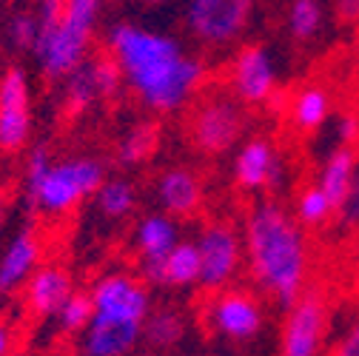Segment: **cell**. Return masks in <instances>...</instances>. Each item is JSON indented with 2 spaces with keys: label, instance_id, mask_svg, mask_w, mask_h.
<instances>
[{
  "label": "cell",
  "instance_id": "cell-1",
  "mask_svg": "<svg viewBox=\"0 0 359 356\" xmlns=\"http://www.w3.org/2000/svg\"><path fill=\"white\" fill-rule=\"evenodd\" d=\"M106 52L123 71V83L154 114L186 109L205 83L203 60L186 55L183 43L157 29L120 20L106 32Z\"/></svg>",
  "mask_w": 359,
  "mask_h": 356
},
{
  "label": "cell",
  "instance_id": "cell-2",
  "mask_svg": "<svg viewBox=\"0 0 359 356\" xmlns=\"http://www.w3.org/2000/svg\"><path fill=\"white\" fill-rule=\"evenodd\" d=\"M243 245L257 291L285 310L308 288L311 277V242L305 228L283 203L265 197L245 214Z\"/></svg>",
  "mask_w": 359,
  "mask_h": 356
},
{
  "label": "cell",
  "instance_id": "cell-3",
  "mask_svg": "<svg viewBox=\"0 0 359 356\" xmlns=\"http://www.w3.org/2000/svg\"><path fill=\"white\" fill-rule=\"evenodd\" d=\"M248 109L229 92V88H208L191 100L186 114L189 146L208 160L229 154L245 140Z\"/></svg>",
  "mask_w": 359,
  "mask_h": 356
},
{
  "label": "cell",
  "instance_id": "cell-4",
  "mask_svg": "<svg viewBox=\"0 0 359 356\" xmlns=\"http://www.w3.org/2000/svg\"><path fill=\"white\" fill-rule=\"evenodd\" d=\"M106 180V163L97 157L52 160L40 180L26 186V197L34 211L46 217H66L88 197H95Z\"/></svg>",
  "mask_w": 359,
  "mask_h": 356
},
{
  "label": "cell",
  "instance_id": "cell-5",
  "mask_svg": "<svg viewBox=\"0 0 359 356\" xmlns=\"http://www.w3.org/2000/svg\"><path fill=\"white\" fill-rule=\"evenodd\" d=\"M331 334V299L323 285H308L280 325V356H323Z\"/></svg>",
  "mask_w": 359,
  "mask_h": 356
},
{
  "label": "cell",
  "instance_id": "cell-6",
  "mask_svg": "<svg viewBox=\"0 0 359 356\" xmlns=\"http://www.w3.org/2000/svg\"><path fill=\"white\" fill-rule=\"evenodd\" d=\"M197 251H200V288L205 294L222 291L234 285L245 262L243 231L229 219H208L197 231Z\"/></svg>",
  "mask_w": 359,
  "mask_h": 356
},
{
  "label": "cell",
  "instance_id": "cell-7",
  "mask_svg": "<svg viewBox=\"0 0 359 356\" xmlns=\"http://www.w3.org/2000/svg\"><path fill=\"white\" fill-rule=\"evenodd\" d=\"M257 0H189L183 9L186 32L208 49L231 46L251 23Z\"/></svg>",
  "mask_w": 359,
  "mask_h": 356
},
{
  "label": "cell",
  "instance_id": "cell-8",
  "mask_svg": "<svg viewBox=\"0 0 359 356\" xmlns=\"http://www.w3.org/2000/svg\"><path fill=\"white\" fill-rule=\"evenodd\" d=\"M205 325L229 342H251L265 328L262 296L251 288L229 285L208 294L205 299Z\"/></svg>",
  "mask_w": 359,
  "mask_h": 356
},
{
  "label": "cell",
  "instance_id": "cell-9",
  "mask_svg": "<svg viewBox=\"0 0 359 356\" xmlns=\"http://www.w3.org/2000/svg\"><path fill=\"white\" fill-rule=\"evenodd\" d=\"M123 71L109 52L88 55L74 71L63 77V109L77 117L95 109L97 103H111L123 95Z\"/></svg>",
  "mask_w": 359,
  "mask_h": 356
},
{
  "label": "cell",
  "instance_id": "cell-10",
  "mask_svg": "<svg viewBox=\"0 0 359 356\" xmlns=\"http://www.w3.org/2000/svg\"><path fill=\"white\" fill-rule=\"evenodd\" d=\"M88 296H92L95 317L143 325L146 317L151 314L149 285L140 274H131V271H109L97 277Z\"/></svg>",
  "mask_w": 359,
  "mask_h": 356
},
{
  "label": "cell",
  "instance_id": "cell-11",
  "mask_svg": "<svg viewBox=\"0 0 359 356\" xmlns=\"http://www.w3.org/2000/svg\"><path fill=\"white\" fill-rule=\"evenodd\" d=\"M226 88L245 109L268 106L277 95V66L271 52L259 43L240 46L229 63Z\"/></svg>",
  "mask_w": 359,
  "mask_h": 356
},
{
  "label": "cell",
  "instance_id": "cell-12",
  "mask_svg": "<svg viewBox=\"0 0 359 356\" xmlns=\"http://www.w3.org/2000/svg\"><path fill=\"white\" fill-rule=\"evenodd\" d=\"M32 137V85L20 66L0 74V151L15 154Z\"/></svg>",
  "mask_w": 359,
  "mask_h": 356
},
{
  "label": "cell",
  "instance_id": "cell-13",
  "mask_svg": "<svg viewBox=\"0 0 359 356\" xmlns=\"http://www.w3.org/2000/svg\"><path fill=\"white\" fill-rule=\"evenodd\" d=\"M234 186L243 194H259L274 191L283 186L285 163L277 151V146L268 137H248L237 146L234 163H231Z\"/></svg>",
  "mask_w": 359,
  "mask_h": 356
},
{
  "label": "cell",
  "instance_id": "cell-14",
  "mask_svg": "<svg viewBox=\"0 0 359 356\" xmlns=\"http://www.w3.org/2000/svg\"><path fill=\"white\" fill-rule=\"evenodd\" d=\"M154 194L160 203V211L180 219H194L205 205V186L203 177L189 165H168L160 171Z\"/></svg>",
  "mask_w": 359,
  "mask_h": 356
},
{
  "label": "cell",
  "instance_id": "cell-15",
  "mask_svg": "<svg viewBox=\"0 0 359 356\" xmlns=\"http://www.w3.org/2000/svg\"><path fill=\"white\" fill-rule=\"evenodd\" d=\"M43 242L34 228H20L0 251V296H12L23 291L29 277L40 268Z\"/></svg>",
  "mask_w": 359,
  "mask_h": 356
},
{
  "label": "cell",
  "instance_id": "cell-16",
  "mask_svg": "<svg viewBox=\"0 0 359 356\" xmlns=\"http://www.w3.org/2000/svg\"><path fill=\"white\" fill-rule=\"evenodd\" d=\"M140 277L149 288H191L200 282V251L197 242L180 240L163 259L140 262Z\"/></svg>",
  "mask_w": 359,
  "mask_h": 356
},
{
  "label": "cell",
  "instance_id": "cell-17",
  "mask_svg": "<svg viewBox=\"0 0 359 356\" xmlns=\"http://www.w3.org/2000/svg\"><path fill=\"white\" fill-rule=\"evenodd\" d=\"M72 294L74 280L63 265H40L23 285V302L34 320H55Z\"/></svg>",
  "mask_w": 359,
  "mask_h": 356
},
{
  "label": "cell",
  "instance_id": "cell-18",
  "mask_svg": "<svg viewBox=\"0 0 359 356\" xmlns=\"http://www.w3.org/2000/svg\"><path fill=\"white\" fill-rule=\"evenodd\" d=\"M140 342H143V325L117 322L95 314L77 339L83 356H128Z\"/></svg>",
  "mask_w": 359,
  "mask_h": 356
},
{
  "label": "cell",
  "instance_id": "cell-19",
  "mask_svg": "<svg viewBox=\"0 0 359 356\" xmlns=\"http://www.w3.org/2000/svg\"><path fill=\"white\" fill-rule=\"evenodd\" d=\"M177 242H180V226L165 211L146 214L137 222V228H134V251H137L140 262L163 259Z\"/></svg>",
  "mask_w": 359,
  "mask_h": 356
},
{
  "label": "cell",
  "instance_id": "cell-20",
  "mask_svg": "<svg viewBox=\"0 0 359 356\" xmlns=\"http://www.w3.org/2000/svg\"><path fill=\"white\" fill-rule=\"evenodd\" d=\"M331 117V92L320 83H308L294 95L288 103V123L299 135H313L320 131Z\"/></svg>",
  "mask_w": 359,
  "mask_h": 356
},
{
  "label": "cell",
  "instance_id": "cell-21",
  "mask_svg": "<svg viewBox=\"0 0 359 356\" xmlns=\"http://www.w3.org/2000/svg\"><path fill=\"white\" fill-rule=\"evenodd\" d=\"M356 171H359V157H356L353 146H337L328 154V160L323 163L320 177H317V186L328 194V200L334 203V211L345 200V194L351 191V186L356 180Z\"/></svg>",
  "mask_w": 359,
  "mask_h": 356
},
{
  "label": "cell",
  "instance_id": "cell-22",
  "mask_svg": "<svg viewBox=\"0 0 359 356\" xmlns=\"http://www.w3.org/2000/svg\"><path fill=\"white\" fill-rule=\"evenodd\" d=\"M189 334V320L180 308L163 305V308H151V314L143 322V342L154 350H171Z\"/></svg>",
  "mask_w": 359,
  "mask_h": 356
},
{
  "label": "cell",
  "instance_id": "cell-23",
  "mask_svg": "<svg viewBox=\"0 0 359 356\" xmlns=\"http://www.w3.org/2000/svg\"><path fill=\"white\" fill-rule=\"evenodd\" d=\"M160 149V125L154 120L134 123L117 143V160L120 165H140L154 157Z\"/></svg>",
  "mask_w": 359,
  "mask_h": 356
},
{
  "label": "cell",
  "instance_id": "cell-24",
  "mask_svg": "<svg viewBox=\"0 0 359 356\" xmlns=\"http://www.w3.org/2000/svg\"><path fill=\"white\" fill-rule=\"evenodd\" d=\"M95 205L106 219H126L137 208V186L126 177H109L95 194Z\"/></svg>",
  "mask_w": 359,
  "mask_h": 356
},
{
  "label": "cell",
  "instance_id": "cell-25",
  "mask_svg": "<svg viewBox=\"0 0 359 356\" xmlns=\"http://www.w3.org/2000/svg\"><path fill=\"white\" fill-rule=\"evenodd\" d=\"M294 217L305 231H320L334 222V203L328 200V194L317 183H308L297 194Z\"/></svg>",
  "mask_w": 359,
  "mask_h": 356
},
{
  "label": "cell",
  "instance_id": "cell-26",
  "mask_svg": "<svg viewBox=\"0 0 359 356\" xmlns=\"http://www.w3.org/2000/svg\"><path fill=\"white\" fill-rule=\"evenodd\" d=\"M288 34L297 43H308L323 32L325 23V9H323V0H291L288 4Z\"/></svg>",
  "mask_w": 359,
  "mask_h": 356
},
{
  "label": "cell",
  "instance_id": "cell-27",
  "mask_svg": "<svg viewBox=\"0 0 359 356\" xmlns=\"http://www.w3.org/2000/svg\"><path fill=\"white\" fill-rule=\"evenodd\" d=\"M92 314H95V308H92V296H88V291H74L63 302V308L57 310L55 320H57V328L63 334H77L80 336V331L88 325Z\"/></svg>",
  "mask_w": 359,
  "mask_h": 356
},
{
  "label": "cell",
  "instance_id": "cell-28",
  "mask_svg": "<svg viewBox=\"0 0 359 356\" xmlns=\"http://www.w3.org/2000/svg\"><path fill=\"white\" fill-rule=\"evenodd\" d=\"M40 18H37V12H18V15H12L9 18V23H6V37H9V43L15 49H20V52H34V46H37V40H40Z\"/></svg>",
  "mask_w": 359,
  "mask_h": 356
},
{
  "label": "cell",
  "instance_id": "cell-29",
  "mask_svg": "<svg viewBox=\"0 0 359 356\" xmlns=\"http://www.w3.org/2000/svg\"><path fill=\"white\" fill-rule=\"evenodd\" d=\"M334 222L345 234H359V171H356V180H353L351 191L345 194V200L334 211Z\"/></svg>",
  "mask_w": 359,
  "mask_h": 356
},
{
  "label": "cell",
  "instance_id": "cell-30",
  "mask_svg": "<svg viewBox=\"0 0 359 356\" xmlns=\"http://www.w3.org/2000/svg\"><path fill=\"white\" fill-rule=\"evenodd\" d=\"M325 356H359V317L339 334V339L328 348Z\"/></svg>",
  "mask_w": 359,
  "mask_h": 356
},
{
  "label": "cell",
  "instance_id": "cell-31",
  "mask_svg": "<svg viewBox=\"0 0 359 356\" xmlns=\"http://www.w3.org/2000/svg\"><path fill=\"white\" fill-rule=\"evenodd\" d=\"M337 140H339V146H356L359 143V117L356 114H342L337 120Z\"/></svg>",
  "mask_w": 359,
  "mask_h": 356
},
{
  "label": "cell",
  "instance_id": "cell-32",
  "mask_svg": "<svg viewBox=\"0 0 359 356\" xmlns=\"http://www.w3.org/2000/svg\"><path fill=\"white\" fill-rule=\"evenodd\" d=\"M63 9H66V0H37V18H40V26H43V29L55 26V23L63 18Z\"/></svg>",
  "mask_w": 359,
  "mask_h": 356
},
{
  "label": "cell",
  "instance_id": "cell-33",
  "mask_svg": "<svg viewBox=\"0 0 359 356\" xmlns=\"http://www.w3.org/2000/svg\"><path fill=\"white\" fill-rule=\"evenodd\" d=\"M334 12L342 23L356 26L359 23V0H334Z\"/></svg>",
  "mask_w": 359,
  "mask_h": 356
},
{
  "label": "cell",
  "instance_id": "cell-34",
  "mask_svg": "<svg viewBox=\"0 0 359 356\" xmlns=\"http://www.w3.org/2000/svg\"><path fill=\"white\" fill-rule=\"evenodd\" d=\"M12 328L6 322H0V356H9L12 353Z\"/></svg>",
  "mask_w": 359,
  "mask_h": 356
},
{
  "label": "cell",
  "instance_id": "cell-35",
  "mask_svg": "<svg viewBox=\"0 0 359 356\" xmlns=\"http://www.w3.org/2000/svg\"><path fill=\"white\" fill-rule=\"evenodd\" d=\"M128 4H134V6H140V9H163V6L174 4V0H128Z\"/></svg>",
  "mask_w": 359,
  "mask_h": 356
},
{
  "label": "cell",
  "instance_id": "cell-36",
  "mask_svg": "<svg viewBox=\"0 0 359 356\" xmlns=\"http://www.w3.org/2000/svg\"><path fill=\"white\" fill-rule=\"evenodd\" d=\"M6 214H9V200L0 191V237H4V228H6Z\"/></svg>",
  "mask_w": 359,
  "mask_h": 356
},
{
  "label": "cell",
  "instance_id": "cell-37",
  "mask_svg": "<svg viewBox=\"0 0 359 356\" xmlns=\"http://www.w3.org/2000/svg\"><path fill=\"white\" fill-rule=\"evenodd\" d=\"M353 274H356V285H359V251H356V259H353Z\"/></svg>",
  "mask_w": 359,
  "mask_h": 356
}]
</instances>
